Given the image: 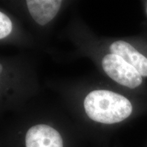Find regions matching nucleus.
I'll return each instance as SVG.
<instances>
[{"instance_id": "nucleus-1", "label": "nucleus", "mask_w": 147, "mask_h": 147, "mask_svg": "<svg viewBox=\"0 0 147 147\" xmlns=\"http://www.w3.org/2000/svg\"><path fill=\"white\" fill-rule=\"evenodd\" d=\"M88 117L104 125L118 123L128 118L132 105L126 97L107 90H96L89 93L84 101Z\"/></svg>"}, {"instance_id": "nucleus-2", "label": "nucleus", "mask_w": 147, "mask_h": 147, "mask_svg": "<svg viewBox=\"0 0 147 147\" xmlns=\"http://www.w3.org/2000/svg\"><path fill=\"white\" fill-rule=\"evenodd\" d=\"M102 64L108 76L119 84L134 89L142 83V76L138 71L118 55H106Z\"/></svg>"}, {"instance_id": "nucleus-3", "label": "nucleus", "mask_w": 147, "mask_h": 147, "mask_svg": "<svg viewBox=\"0 0 147 147\" xmlns=\"http://www.w3.org/2000/svg\"><path fill=\"white\" fill-rule=\"evenodd\" d=\"M112 54L123 59L133 66L141 76H147V58L140 53L129 44L125 41H117L110 46Z\"/></svg>"}, {"instance_id": "nucleus-4", "label": "nucleus", "mask_w": 147, "mask_h": 147, "mask_svg": "<svg viewBox=\"0 0 147 147\" xmlns=\"http://www.w3.org/2000/svg\"><path fill=\"white\" fill-rule=\"evenodd\" d=\"M26 3L31 16L41 25L49 23L57 14L61 5L60 0H27Z\"/></svg>"}, {"instance_id": "nucleus-5", "label": "nucleus", "mask_w": 147, "mask_h": 147, "mask_svg": "<svg viewBox=\"0 0 147 147\" xmlns=\"http://www.w3.org/2000/svg\"><path fill=\"white\" fill-rule=\"evenodd\" d=\"M12 25L8 16L0 12V38L3 39L12 32Z\"/></svg>"}]
</instances>
